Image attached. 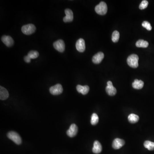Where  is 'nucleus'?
I'll use <instances>...</instances> for the list:
<instances>
[{
    "label": "nucleus",
    "mask_w": 154,
    "mask_h": 154,
    "mask_svg": "<svg viewBox=\"0 0 154 154\" xmlns=\"http://www.w3.org/2000/svg\"><path fill=\"white\" fill-rule=\"evenodd\" d=\"M76 89L78 92L85 95H86L89 92L90 88L87 85L81 86L80 85H78L77 86Z\"/></svg>",
    "instance_id": "nucleus-14"
},
{
    "label": "nucleus",
    "mask_w": 154,
    "mask_h": 154,
    "mask_svg": "<svg viewBox=\"0 0 154 154\" xmlns=\"http://www.w3.org/2000/svg\"><path fill=\"white\" fill-rule=\"evenodd\" d=\"M1 40L8 47L13 46L14 44V40L10 36H4L1 37Z\"/></svg>",
    "instance_id": "nucleus-12"
},
{
    "label": "nucleus",
    "mask_w": 154,
    "mask_h": 154,
    "mask_svg": "<svg viewBox=\"0 0 154 154\" xmlns=\"http://www.w3.org/2000/svg\"><path fill=\"white\" fill-rule=\"evenodd\" d=\"M138 56L135 54H132L129 56L127 60V64L133 68H137L138 66Z\"/></svg>",
    "instance_id": "nucleus-1"
},
{
    "label": "nucleus",
    "mask_w": 154,
    "mask_h": 154,
    "mask_svg": "<svg viewBox=\"0 0 154 154\" xmlns=\"http://www.w3.org/2000/svg\"><path fill=\"white\" fill-rule=\"evenodd\" d=\"M92 151V152L95 154H99L102 151V145L97 140H96L94 142Z\"/></svg>",
    "instance_id": "nucleus-15"
},
{
    "label": "nucleus",
    "mask_w": 154,
    "mask_h": 154,
    "mask_svg": "<svg viewBox=\"0 0 154 154\" xmlns=\"http://www.w3.org/2000/svg\"><path fill=\"white\" fill-rule=\"evenodd\" d=\"M99 118L98 116L96 113H93L91 116V124L93 125H96L98 122Z\"/></svg>",
    "instance_id": "nucleus-21"
},
{
    "label": "nucleus",
    "mask_w": 154,
    "mask_h": 154,
    "mask_svg": "<svg viewBox=\"0 0 154 154\" xmlns=\"http://www.w3.org/2000/svg\"><path fill=\"white\" fill-rule=\"evenodd\" d=\"M142 26L144 28H146L148 31H151L152 29L151 24L149 22L147 21H144L142 24Z\"/></svg>",
    "instance_id": "nucleus-25"
},
{
    "label": "nucleus",
    "mask_w": 154,
    "mask_h": 154,
    "mask_svg": "<svg viewBox=\"0 0 154 154\" xmlns=\"http://www.w3.org/2000/svg\"><path fill=\"white\" fill-rule=\"evenodd\" d=\"M66 16L63 18L64 22H71L73 20V13L72 10L69 9H66L65 10Z\"/></svg>",
    "instance_id": "nucleus-9"
},
{
    "label": "nucleus",
    "mask_w": 154,
    "mask_h": 154,
    "mask_svg": "<svg viewBox=\"0 0 154 154\" xmlns=\"http://www.w3.org/2000/svg\"><path fill=\"white\" fill-rule=\"evenodd\" d=\"M53 46L56 50L61 53H62L65 50V43L62 39H59L55 42L53 44Z\"/></svg>",
    "instance_id": "nucleus-6"
},
{
    "label": "nucleus",
    "mask_w": 154,
    "mask_h": 154,
    "mask_svg": "<svg viewBox=\"0 0 154 154\" xmlns=\"http://www.w3.org/2000/svg\"><path fill=\"white\" fill-rule=\"evenodd\" d=\"M132 85L134 89L139 90L142 89L143 86L144 82L142 80L136 79L133 81Z\"/></svg>",
    "instance_id": "nucleus-17"
},
{
    "label": "nucleus",
    "mask_w": 154,
    "mask_h": 154,
    "mask_svg": "<svg viewBox=\"0 0 154 154\" xmlns=\"http://www.w3.org/2000/svg\"><path fill=\"white\" fill-rule=\"evenodd\" d=\"M119 33L117 31H115L112 35V40L114 42H116L119 41Z\"/></svg>",
    "instance_id": "nucleus-22"
},
{
    "label": "nucleus",
    "mask_w": 154,
    "mask_h": 154,
    "mask_svg": "<svg viewBox=\"0 0 154 154\" xmlns=\"http://www.w3.org/2000/svg\"><path fill=\"white\" fill-rule=\"evenodd\" d=\"M24 60L25 62L29 63V62H31V58L28 55L24 57Z\"/></svg>",
    "instance_id": "nucleus-26"
},
{
    "label": "nucleus",
    "mask_w": 154,
    "mask_h": 154,
    "mask_svg": "<svg viewBox=\"0 0 154 154\" xmlns=\"http://www.w3.org/2000/svg\"><path fill=\"white\" fill-rule=\"evenodd\" d=\"M36 27L34 25L28 24L25 25L21 27V31L25 35H29L33 34L36 31Z\"/></svg>",
    "instance_id": "nucleus-3"
},
{
    "label": "nucleus",
    "mask_w": 154,
    "mask_h": 154,
    "mask_svg": "<svg viewBox=\"0 0 154 154\" xmlns=\"http://www.w3.org/2000/svg\"><path fill=\"white\" fill-rule=\"evenodd\" d=\"M95 9L96 13L98 15H104L108 11V7L105 2L102 1L95 7Z\"/></svg>",
    "instance_id": "nucleus-2"
},
{
    "label": "nucleus",
    "mask_w": 154,
    "mask_h": 154,
    "mask_svg": "<svg viewBox=\"0 0 154 154\" xmlns=\"http://www.w3.org/2000/svg\"><path fill=\"white\" fill-rule=\"evenodd\" d=\"M136 46L138 48H147L149 46V43L143 39H139L136 43Z\"/></svg>",
    "instance_id": "nucleus-18"
},
{
    "label": "nucleus",
    "mask_w": 154,
    "mask_h": 154,
    "mask_svg": "<svg viewBox=\"0 0 154 154\" xmlns=\"http://www.w3.org/2000/svg\"><path fill=\"white\" fill-rule=\"evenodd\" d=\"M78 128L75 124H72L70 125L69 129L67 131L66 133L69 137H72L76 136L78 133Z\"/></svg>",
    "instance_id": "nucleus-8"
},
{
    "label": "nucleus",
    "mask_w": 154,
    "mask_h": 154,
    "mask_svg": "<svg viewBox=\"0 0 154 154\" xmlns=\"http://www.w3.org/2000/svg\"><path fill=\"white\" fill-rule=\"evenodd\" d=\"M9 96V92L7 89L3 86H0V99L2 100H6Z\"/></svg>",
    "instance_id": "nucleus-16"
},
{
    "label": "nucleus",
    "mask_w": 154,
    "mask_h": 154,
    "mask_svg": "<svg viewBox=\"0 0 154 154\" xmlns=\"http://www.w3.org/2000/svg\"><path fill=\"white\" fill-rule=\"evenodd\" d=\"M104 58V54L102 52H98L93 56L92 58V62L95 64H99Z\"/></svg>",
    "instance_id": "nucleus-13"
},
{
    "label": "nucleus",
    "mask_w": 154,
    "mask_h": 154,
    "mask_svg": "<svg viewBox=\"0 0 154 154\" xmlns=\"http://www.w3.org/2000/svg\"><path fill=\"white\" fill-rule=\"evenodd\" d=\"M144 147L149 151H153L154 150V142L147 140L144 143Z\"/></svg>",
    "instance_id": "nucleus-20"
},
{
    "label": "nucleus",
    "mask_w": 154,
    "mask_h": 154,
    "mask_svg": "<svg viewBox=\"0 0 154 154\" xmlns=\"http://www.w3.org/2000/svg\"><path fill=\"white\" fill-rule=\"evenodd\" d=\"M125 142L123 139L116 138L113 141L112 147L115 149H120L125 144Z\"/></svg>",
    "instance_id": "nucleus-10"
},
{
    "label": "nucleus",
    "mask_w": 154,
    "mask_h": 154,
    "mask_svg": "<svg viewBox=\"0 0 154 154\" xmlns=\"http://www.w3.org/2000/svg\"><path fill=\"white\" fill-rule=\"evenodd\" d=\"M76 48L80 52H83L85 50V43L83 38H79L76 42Z\"/></svg>",
    "instance_id": "nucleus-11"
},
{
    "label": "nucleus",
    "mask_w": 154,
    "mask_h": 154,
    "mask_svg": "<svg viewBox=\"0 0 154 154\" xmlns=\"http://www.w3.org/2000/svg\"><path fill=\"white\" fill-rule=\"evenodd\" d=\"M49 91L52 95H58L62 93L63 89L61 85L60 84H56L55 85L50 87Z\"/></svg>",
    "instance_id": "nucleus-5"
},
{
    "label": "nucleus",
    "mask_w": 154,
    "mask_h": 154,
    "mask_svg": "<svg viewBox=\"0 0 154 154\" xmlns=\"http://www.w3.org/2000/svg\"><path fill=\"white\" fill-rule=\"evenodd\" d=\"M27 55L31 58V59H35L37 58L39 56V53L38 51L35 50H31L28 53Z\"/></svg>",
    "instance_id": "nucleus-23"
},
{
    "label": "nucleus",
    "mask_w": 154,
    "mask_h": 154,
    "mask_svg": "<svg viewBox=\"0 0 154 154\" xmlns=\"http://www.w3.org/2000/svg\"><path fill=\"white\" fill-rule=\"evenodd\" d=\"M106 91L108 95L110 96H114L116 93V90L112 82L108 81L107 82V86L106 87Z\"/></svg>",
    "instance_id": "nucleus-7"
},
{
    "label": "nucleus",
    "mask_w": 154,
    "mask_h": 154,
    "mask_svg": "<svg viewBox=\"0 0 154 154\" xmlns=\"http://www.w3.org/2000/svg\"><path fill=\"white\" fill-rule=\"evenodd\" d=\"M149 3L148 1L143 0L141 2L139 6V9H144L148 7Z\"/></svg>",
    "instance_id": "nucleus-24"
},
{
    "label": "nucleus",
    "mask_w": 154,
    "mask_h": 154,
    "mask_svg": "<svg viewBox=\"0 0 154 154\" xmlns=\"http://www.w3.org/2000/svg\"><path fill=\"white\" fill-rule=\"evenodd\" d=\"M128 120L131 123H135L139 120V117L135 114H131L128 116Z\"/></svg>",
    "instance_id": "nucleus-19"
},
{
    "label": "nucleus",
    "mask_w": 154,
    "mask_h": 154,
    "mask_svg": "<svg viewBox=\"0 0 154 154\" xmlns=\"http://www.w3.org/2000/svg\"><path fill=\"white\" fill-rule=\"evenodd\" d=\"M7 137L9 139L13 141L16 144L20 145L21 143V139L20 136L16 132H9L7 133Z\"/></svg>",
    "instance_id": "nucleus-4"
}]
</instances>
